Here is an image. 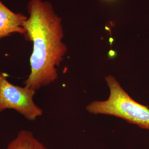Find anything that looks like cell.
Instances as JSON below:
<instances>
[{
	"label": "cell",
	"mask_w": 149,
	"mask_h": 149,
	"mask_svg": "<svg viewBox=\"0 0 149 149\" xmlns=\"http://www.w3.org/2000/svg\"><path fill=\"white\" fill-rule=\"evenodd\" d=\"M28 11L29 16L23 27L26 39L33 43V52L30 58L31 73L24 84L36 91L57 80L56 67L68 49L63 42L61 19L50 2L30 0Z\"/></svg>",
	"instance_id": "cell-1"
},
{
	"label": "cell",
	"mask_w": 149,
	"mask_h": 149,
	"mask_svg": "<svg viewBox=\"0 0 149 149\" xmlns=\"http://www.w3.org/2000/svg\"><path fill=\"white\" fill-rule=\"evenodd\" d=\"M105 80L109 88L108 98L94 101L86 107L93 114L112 116L149 130V108L133 99L123 88L117 79L108 75Z\"/></svg>",
	"instance_id": "cell-2"
},
{
	"label": "cell",
	"mask_w": 149,
	"mask_h": 149,
	"mask_svg": "<svg viewBox=\"0 0 149 149\" xmlns=\"http://www.w3.org/2000/svg\"><path fill=\"white\" fill-rule=\"evenodd\" d=\"M36 92L11 84L0 71V112L13 109L28 120H35L43 114V110L33 101Z\"/></svg>",
	"instance_id": "cell-3"
},
{
	"label": "cell",
	"mask_w": 149,
	"mask_h": 149,
	"mask_svg": "<svg viewBox=\"0 0 149 149\" xmlns=\"http://www.w3.org/2000/svg\"><path fill=\"white\" fill-rule=\"evenodd\" d=\"M28 17L15 13L7 7L0 0V37H5L13 33L25 34L23 23Z\"/></svg>",
	"instance_id": "cell-4"
},
{
	"label": "cell",
	"mask_w": 149,
	"mask_h": 149,
	"mask_svg": "<svg viewBox=\"0 0 149 149\" xmlns=\"http://www.w3.org/2000/svg\"><path fill=\"white\" fill-rule=\"evenodd\" d=\"M5 149H48L36 138L32 132L23 130Z\"/></svg>",
	"instance_id": "cell-5"
},
{
	"label": "cell",
	"mask_w": 149,
	"mask_h": 149,
	"mask_svg": "<svg viewBox=\"0 0 149 149\" xmlns=\"http://www.w3.org/2000/svg\"><path fill=\"white\" fill-rule=\"evenodd\" d=\"M3 37H0V39H1V38H2Z\"/></svg>",
	"instance_id": "cell-6"
}]
</instances>
